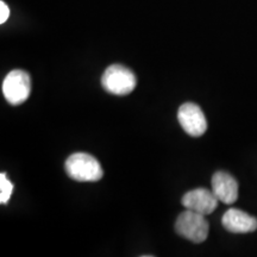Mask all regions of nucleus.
<instances>
[{
    "instance_id": "8",
    "label": "nucleus",
    "mask_w": 257,
    "mask_h": 257,
    "mask_svg": "<svg viewBox=\"0 0 257 257\" xmlns=\"http://www.w3.org/2000/svg\"><path fill=\"white\" fill-rule=\"evenodd\" d=\"M221 224L232 233H249L257 230V219L246 212L230 208L221 218Z\"/></svg>"
},
{
    "instance_id": "3",
    "label": "nucleus",
    "mask_w": 257,
    "mask_h": 257,
    "mask_svg": "<svg viewBox=\"0 0 257 257\" xmlns=\"http://www.w3.org/2000/svg\"><path fill=\"white\" fill-rule=\"evenodd\" d=\"M208 229V221L204 214L191 210L180 213L175 223V230L180 236L197 244L206 240Z\"/></svg>"
},
{
    "instance_id": "9",
    "label": "nucleus",
    "mask_w": 257,
    "mask_h": 257,
    "mask_svg": "<svg viewBox=\"0 0 257 257\" xmlns=\"http://www.w3.org/2000/svg\"><path fill=\"white\" fill-rule=\"evenodd\" d=\"M12 192H14V185H12L11 181H9V179L3 173L0 175V202L3 205L8 204L12 195Z\"/></svg>"
},
{
    "instance_id": "4",
    "label": "nucleus",
    "mask_w": 257,
    "mask_h": 257,
    "mask_svg": "<svg viewBox=\"0 0 257 257\" xmlns=\"http://www.w3.org/2000/svg\"><path fill=\"white\" fill-rule=\"evenodd\" d=\"M31 93V78L24 70H11L3 81V94L11 105H21Z\"/></svg>"
},
{
    "instance_id": "10",
    "label": "nucleus",
    "mask_w": 257,
    "mask_h": 257,
    "mask_svg": "<svg viewBox=\"0 0 257 257\" xmlns=\"http://www.w3.org/2000/svg\"><path fill=\"white\" fill-rule=\"evenodd\" d=\"M10 16V9L4 2H0V23L4 24Z\"/></svg>"
},
{
    "instance_id": "2",
    "label": "nucleus",
    "mask_w": 257,
    "mask_h": 257,
    "mask_svg": "<svg viewBox=\"0 0 257 257\" xmlns=\"http://www.w3.org/2000/svg\"><path fill=\"white\" fill-rule=\"evenodd\" d=\"M137 78L126 67L112 64L102 74L101 86L106 92L115 95H126L136 87Z\"/></svg>"
},
{
    "instance_id": "7",
    "label": "nucleus",
    "mask_w": 257,
    "mask_h": 257,
    "mask_svg": "<svg viewBox=\"0 0 257 257\" xmlns=\"http://www.w3.org/2000/svg\"><path fill=\"white\" fill-rule=\"evenodd\" d=\"M212 192L225 205H232L238 198V184L227 173L217 172L212 176Z\"/></svg>"
},
{
    "instance_id": "6",
    "label": "nucleus",
    "mask_w": 257,
    "mask_h": 257,
    "mask_svg": "<svg viewBox=\"0 0 257 257\" xmlns=\"http://www.w3.org/2000/svg\"><path fill=\"white\" fill-rule=\"evenodd\" d=\"M218 199L213 192L206 188H197L186 193L182 198V205L186 210H191L198 213L211 214L218 206Z\"/></svg>"
},
{
    "instance_id": "5",
    "label": "nucleus",
    "mask_w": 257,
    "mask_h": 257,
    "mask_svg": "<svg viewBox=\"0 0 257 257\" xmlns=\"http://www.w3.org/2000/svg\"><path fill=\"white\" fill-rule=\"evenodd\" d=\"M179 123L192 137H200L206 133L207 121L204 112L194 102H185L180 106L178 112Z\"/></svg>"
},
{
    "instance_id": "1",
    "label": "nucleus",
    "mask_w": 257,
    "mask_h": 257,
    "mask_svg": "<svg viewBox=\"0 0 257 257\" xmlns=\"http://www.w3.org/2000/svg\"><path fill=\"white\" fill-rule=\"evenodd\" d=\"M66 172L70 179L80 182H94L102 178L100 163L94 156L85 153L70 155L66 161Z\"/></svg>"
}]
</instances>
